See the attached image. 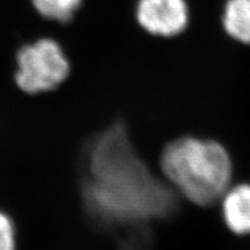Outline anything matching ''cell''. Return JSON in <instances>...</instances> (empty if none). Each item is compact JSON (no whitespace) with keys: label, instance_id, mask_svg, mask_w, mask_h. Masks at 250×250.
Masks as SVG:
<instances>
[{"label":"cell","instance_id":"cell-1","mask_svg":"<svg viewBox=\"0 0 250 250\" xmlns=\"http://www.w3.org/2000/svg\"><path fill=\"white\" fill-rule=\"evenodd\" d=\"M83 204L96 223L121 226L173 212V193L136 154L123 124L115 123L89 143L83 156Z\"/></svg>","mask_w":250,"mask_h":250},{"label":"cell","instance_id":"cell-2","mask_svg":"<svg viewBox=\"0 0 250 250\" xmlns=\"http://www.w3.org/2000/svg\"><path fill=\"white\" fill-rule=\"evenodd\" d=\"M161 169L169 182L193 204L217 203L229 189L232 161L213 140L192 137L168 144L161 155Z\"/></svg>","mask_w":250,"mask_h":250},{"label":"cell","instance_id":"cell-3","mask_svg":"<svg viewBox=\"0 0 250 250\" xmlns=\"http://www.w3.org/2000/svg\"><path fill=\"white\" fill-rule=\"evenodd\" d=\"M15 83L27 94L51 92L67 79L70 62L54 40L42 39L24 45L17 56Z\"/></svg>","mask_w":250,"mask_h":250},{"label":"cell","instance_id":"cell-4","mask_svg":"<svg viewBox=\"0 0 250 250\" xmlns=\"http://www.w3.org/2000/svg\"><path fill=\"white\" fill-rule=\"evenodd\" d=\"M136 19L153 36L175 37L188 27L189 6L187 0H138Z\"/></svg>","mask_w":250,"mask_h":250},{"label":"cell","instance_id":"cell-5","mask_svg":"<svg viewBox=\"0 0 250 250\" xmlns=\"http://www.w3.org/2000/svg\"><path fill=\"white\" fill-rule=\"evenodd\" d=\"M221 202L228 228L239 235L250 234V184L229 188Z\"/></svg>","mask_w":250,"mask_h":250},{"label":"cell","instance_id":"cell-6","mask_svg":"<svg viewBox=\"0 0 250 250\" xmlns=\"http://www.w3.org/2000/svg\"><path fill=\"white\" fill-rule=\"evenodd\" d=\"M223 26L233 40L250 44V0H227L224 7Z\"/></svg>","mask_w":250,"mask_h":250},{"label":"cell","instance_id":"cell-7","mask_svg":"<svg viewBox=\"0 0 250 250\" xmlns=\"http://www.w3.org/2000/svg\"><path fill=\"white\" fill-rule=\"evenodd\" d=\"M81 2L83 0H33L34 6L41 15L62 23L72 20Z\"/></svg>","mask_w":250,"mask_h":250},{"label":"cell","instance_id":"cell-8","mask_svg":"<svg viewBox=\"0 0 250 250\" xmlns=\"http://www.w3.org/2000/svg\"><path fill=\"white\" fill-rule=\"evenodd\" d=\"M0 250H18L14 221L2 211H0Z\"/></svg>","mask_w":250,"mask_h":250}]
</instances>
